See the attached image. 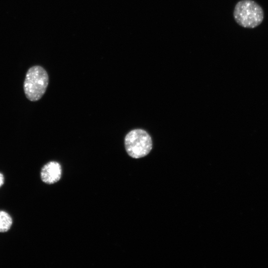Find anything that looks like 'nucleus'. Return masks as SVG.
<instances>
[{
  "mask_svg": "<svg viewBox=\"0 0 268 268\" xmlns=\"http://www.w3.org/2000/svg\"><path fill=\"white\" fill-rule=\"evenodd\" d=\"M233 16L240 26L246 28H254L262 23L264 12L261 6L255 1L241 0L235 6Z\"/></svg>",
  "mask_w": 268,
  "mask_h": 268,
  "instance_id": "f257e3e1",
  "label": "nucleus"
},
{
  "mask_svg": "<svg viewBox=\"0 0 268 268\" xmlns=\"http://www.w3.org/2000/svg\"><path fill=\"white\" fill-rule=\"evenodd\" d=\"M49 83L47 71L41 66H35L27 71L23 88L28 99L31 101L39 100L45 93Z\"/></svg>",
  "mask_w": 268,
  "mask_h": 268,
  "instance_id": "f03ea898",
  "label": "nucleus"
},
{
  "mask_svg": "<svg viewBox=\"0 0 268 268\" xmlns=\"http://www.w3.org/2000/svg\"><path fill=\"white\" fill-rule=\"evenodd\" d=\"M125 146L129 156L137 159L146 156L152 148L150 135L144 130L134 129L125 137Z\"/></svg>",
  "mask_w": 268,
  "mask_h": 268,
  "instance_id": "7ed1b4c3",
  "label": "nucleus"
},
{
  "mask_svg": "<svg viewBox=\"0 0 268 268\" xmlns=\"http://www.w3.org/2000/svg\"><path fill=\"white\" fill-rule=\"evenodd\" d=\"M62 168L56 161H50L42 168L41 178L43 182L48 184H54L61 178Z\"/></svg>",
  "mask_w": 268,
  "mask_h": 268,
  "instance_id": "20e7f679",
  "label": "nucleus"
},
{
  "mask_svg": "<svg viewBox=\"0 0 268 268\" xmlns=\"http://www.w3.org/2000/svg\"><path fill=\"white\" fill-rule=\"evenodd\" d=\"M12 220L10 215L4 211H0V232L7 231L11 227Z\"/></svg>",
  "mask_w": 268,
  "mask_h": 268,
  "instance_id": "39448f33",
  "label": "nucleus"
},
{
  "mask_svg": "<svg viewBox=\"0 0 268 268\" xmlns=\"http://www.w3.org/2000/svg\"><path fill=\"white\" fill-rule=\"evenodd\" d=\"M4 183V177L3 175L0 173V187L3 185Z\"/></svg>",
  "mask_w": 268,
  "mask_h": 268,
  "instance_id": "423d86ee",
  "label": "nucleus"
}]
</instances>
